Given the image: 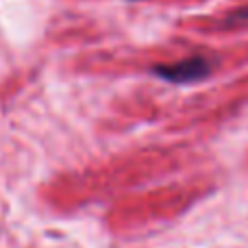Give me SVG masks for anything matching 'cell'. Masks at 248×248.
Returning <instances> with one entry per match:
<instances>
[{
  "mask_svg": "<svg viewBox=\"0 0 248 248\" xmlns=\"http://www.w3.org/2000/svg\"><path fill=\"white\" fill-rule=\"evenodd\" d=\"M153 72L170 83H194L209 77L211 61L205 57H189V59H183L172 65H157Z\"/></svg>",
  "mask_w": 248,
  "mask_h": 248,
  "instance_id": "6da1fadb",
  "label": "cell"
}]
</instances>
